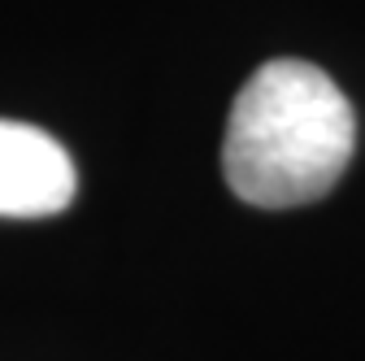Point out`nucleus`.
<instances>
[{"label": "nucleus", "instance_id": "nucleus-1", "mask_svg": "<svg viewBox=\"0 0 365 361\" xmlns=\"http://www.w3.org/2000/svg\"><path fill=\"white\" fill-rule=\"evenodd\" d=\"M356 113L339 83L309 61H265L231 105L222 174L244 205L322 200L352 161Z\"/></svg>", "mask_w": 365, "mask_h": 361}, {"label": "nucleus", "instance_id": "nucleus-2", "mask_svg": "<svg viewBox=\"0 0 365 361\" xmlns=\"http://www.w3.org/2000/svg\"><path fill=\"white\" fill-rule=\"evenodd\" d=\"M78 174L48 131L0 118V218H48L74 200Z\"/></svg>", "mask_w": 365, "mask_h": 361}]
</instances>
